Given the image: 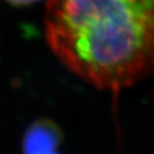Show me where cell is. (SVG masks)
Listing matches in <instances>:
<instances>
[{
    "label": "cell",
    "instance_id": "obj_2",
    "mask_svg": "<svg viewBox=\"0 0 154 154\" xmlns=\"http://www.w3.org/2000/svg\"><path fill=\"white\" fill-rule=\"evenodd\" d=\"M63 135L57 123L40 119L30 124L23 139L24 154H60L58 149Z\"/></svg>",
    "mask_w": 154,
    "mask_h": 154
},
{
    "label": "cell",
    "instance_id": "obj_3",
    "mask_svg": "<svg viewBox=\"0 0 154 154\" xmlns=\"http://www.w3.org/2000/svg\"><path fill=\"white\" fill-rule=\"evenodd\" d=\"M10 5H16V7H22V5H29L31 3L38 2L40 0H5Z\"/></svg>",
    "mask_w": 154,
    "mask_h": 154
},
{
    "label": "cell",
    "instance_id": "obj_1",
    "mask_svg": "<svg viewBox=\"0 0 154 154\" xmlns=\"http://www.w3.org/2000/svg\"><path fill=\"white\" fill-rule=\"evenodd\" d=\"M44 31L67 70L113 95L154 74V0H47Z\"/></svg>",
    "mask_w": 154,
    "mask_h": 154
}]
</instances>
